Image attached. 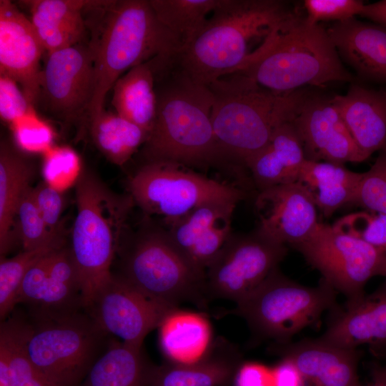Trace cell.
<instances>
[{"mask_svg": "<svg viewBox=\"0 0 386 386\" xmlns=\"http://www.w3.org/2000/svg\"><path fill=\"white\" fill-rule=\"evenodd\" d=\"M175 54L159 57L156 116L142 150L144 162L187 167L226 166L212 124V92L182 67Z\"/></svg>", "mask_w": 386, "mask_h": 386, "instance_id": "1", "label": "cell"}, {"mask_svg": "<svg viewBox=\"0 0 386 386\" xmlns=\"http://www.w3.org/2000/svg\"><path fill=\"white\" fill-rule=\"evenodd\" d=\"M297 10L279 0H219L206 24L176 57L209 85L254 61Z\"/></svg>", "mask_w": 386, "mask_h": 386, "instance_id": "2", "label": "cell"}, {"mask_svg": "<svg viewBox=\"0 0 386 386\" xmlns=\"http://www.w3.org/2000/svg\"><path fill=\"white\" fill-rule=\"evenodd\" d=\"M212 124L227 165L247 168L268 144L275 129L292 121L307 91L277 93L234 72L209 85Z\"/></svg>", "mask_w": 386, "mask_h": 386, "instance_id": "3", "label": "cell"}, {"mask_svg": "<svg viewBox=\"0 0 386 386\" xmlns=\"http://www.w3.org/2000/svg\"><path fill=\"white\" fill-rule=\"evenodd\" d=\"M99 21L89 44L94 56V91L87 122L104 109L115 82L134 66L180 46L158 20L149 0L98 1Z\"/></svg>", "mask_w": 386, "mask_h": 386, "instance_id": "4", "label": "cell"}, {"mask_svg": "<svg viewBox=\"0 0 386 386\" xmlns=\"http://www.w3.org/2000/svg\"><path fill=\"white\" fill-rule=\"evenodd\" d=\"M236 72L277 93L307 85L324 86L355 81L343 66L327 29L309 23L299 12L283 25L262 54Z\"/></svg>", "mask_w": 386, "mask_h": 386, "instance_id": "5", "label": "cell"}, {"mask_svg": "<svg viewBox=\"0 0 386 386\" xmlns=\"http://www.w3.org/2000/svg\"><path fill=\"white\" fill-rule=\"evenodd\" d=\"M76 203L77 213L69 249L86 309L112 277V264L134 202L130 194L112 192L94 174L84 170L76 180Z\"/></svg>", "mask_w": 386, "mask_h": 386, "instance_id": "6", "label": "cell"}, {"mask_svg": "<svg viewBox=\"0 0 386 386\" xmlns=\"http://www.w3.org/2000/svg\"><path fill=\"white\" fill-rule=\"evenodd\" d=\"M23 332L30 362L60 386H80L111 339L86 309L54 316L24 314Z\"/></svg>", "mask_w": 386, "mask_h": 386, "instance_id": "7", "label": "cell"}, {"mask_svg": "<svg viewBox=\"0 0 386 386\" xmlns=\"http://www.w3.org/2000/svg\"><path fill=\"white\" fill-rule=\"evenodd\" d=\"M117 276L171 309L187 301L200 304L207 292L206 274L188 261L167 230L160 227L140 231L122 254L121 272Z\"/></svg>", "mask_w": 386, "mask_h": 386, "instance_id": "8", "label": "cell"}, {"mask_svg": "<svg viewBox=\"0 0 386 386\" xmlns=\"http://www.w3.org/2000/svg\"><path fill=\"white\" fill-rule=\"evenodd\" d=\"M134 204L149 214L163 217L167 226L202 205L238 204L246 197L242 188L201 175L168 162H147L129 180Z\"/></svg>", "mask_w": 386, "mask_h": 386, "instance_id": "9", "label": "cell"}, {"mask_svg": "<svg viewBox=\"0 0 386 386\" xmlns=\"http://www.w3.org/2000/svg\"><path fill=\"white\" fill-rule=\"evenodd\" d=\"M335 291L325 280L315 287L298 284L277 267L237 303V310L256 331L284 343L334 307Z\"/></svg>", "mask_w": 386, "mask_h": 386, "instance_id": "10", "label": "cell"}, {"mask_svg": "<svg viewBox=\"0 0 386 386\" xmlns=\"http://www.w3.org/2000/svg\"><path fill=\"white\" fill-rule=\"evenodd\" d=\"M292 247L349 302L364 297L368 280L382 276L386 267L385 254L321 222L308 239Z\"/></svg>", "mask_w": 386, "mask_h": 386, "instance_id": "11", "label": "cell"}, {"mask_svg": "<svg viewBox=\"0 0 386 386\" xmlns=\"http://www.w3.org/2000/svg\"><path fill=\"white\" fill-rule=\"evenodd\" d=\"M287 252L286 245L259 228L233 232L206 269L207 292L237 303L277 268Z\"/></svg>", "mask_w": 386, "mask_h": 386, "instance_id": "12", "label": "cell"}, {"mask_svg": "<svg viewBox=\"0 0 386 386\" xmlns=\"http://www.w3.org/2000/svg\"><path fill=\"white\" fill-rule=\"evenodd\" d=\"M94 91V56L89 43L47 53L38 104L66 122L87 119Z\"/></svg>", "mask_w": 386, "mask_h": 386, "instance_id": "13", "label": "cell"}, {"mask_svg": "<svg viewBox=\"0 0 386 386\" xmlns=\"http://www.w3.org/2000/svg\"><path fill=\"white\" fill-rule=\"evenodd\" d=\"M86 310L104 332L140 349L147 335L174 309L151 300L112 274Z\"/></svg>", "mask_w": 386, "mask_h": 386, "instance_id": "14", "label": "cell"}, {"mask_svg": "<svg viewBox=\"0 0 386 386\" xmlns=\"http://www.w3.org/2000/svg\"><path fill=\"white\" fill-rule=\"evenodd\" d=\"M292 122L306 159L339 164L366 159L332 97L307 91Z\"/></svg>", "mask_w": 386, "mask_h": 386, "instance_id": "15", "label": "cell"}, {"mask_svg": "<svg viewBox=\"0 0 386 386\" xmlns=\"http://www.w3.org/2000/svg\"><path fill=\"white\" fill-rule=\"evenodd\" d=\"M45 51L31 22L9 0H0V75L14 80L31 106L38 104Z\"/></svg>", "mask_w": 386, "mask_h": 386, "instance_id": "16", "label": "cell"}, {"mask_svg": "<svg viewBox=\"0 0 386 386\" xmlns=\"http://www.w3.org/2000/svg\"><path fill=\"white\" fill-rule=\"evenodd\" d=\"M254 205L257 228L284 245L305 241L320 223L312 197L300 182L257 192Z\"/></svg>", "mask_w": 386, "mask_h": 386, "instance_id": "17", "label": "cell"}, {"mask_svg": "<svg viewBox=\"0 0 386 386\" xmlns=\"http://www.w3.org/2000/svg\"><path fill=\"white\" fill-rule=\"evenodd\" d=\"M237 204L212 202L197 207L167 229L174 245L197 269H206L232 234Z\"/></svg>", "mask_w": 386, "mask_h": 386, "instance_id": "18", "label": "cell"}, {"mask_svg": "<svg viewBox=\"0 0 386 386\" xmlns=\"http://www.w3.org/2000/svg\"><path fill=\"white\" fill-rule=\"evenodd\" d=\"M282 354L300 370L305 386H362L357 365L360 352L321 338L285 345Z\"/></svg>", "mask_w": 386, "mask_h": 386, "instance_id": "19", "label": "cell"}, {"mask_svg": "<svg viewBox=\"0 0 386 386\" xmlns=\"http://www.w3.org/2000/svg\"><path fill=\"white\" fill-rule=\"evenodd\" d=\"M337 53L359 78L386 84V27L355 17L326 28Z\"/></svg>", "mask_w": 386, "mask_h": 386, "instance_id": "20", "label": "cell"}, {"mask_svg": "<svg viewBox=\"0 0 386 386\" xmlns=\"http://www.w3.org/2000/svg\"><path fill=\"white\" fill-rule=\"evenodd\" d=\"M332 99L366 159L386 146V88L352 82L345 94Z\"/></svg>", "mask_w": 386, "mask_h": 386, "instance_id": "21", "label": "cell"}, {"mask_svg": "<svg viewBox=\"0 0 386 386\" xmlns=\"http://www.w3.org/2000/svg\"><path fill=\"white\" fill-rule=\"evenodd\" d=\"M320 338L350 349L386 342V283L370 296L349 302Z\"/></svg>", "mask_w": 386, "mask_h": 386, "instance_id": "22", "label": "cell"}, {"mask_svg": "<svg viewBox=\"0 0 386 386\" xmlns=\"http://www.w3.org/2000/svg\"><path fill=\"white\" fill-rule=\"evenodd\" d=\"M306 160L302 144L292 121L279 125L267 146L248 164L257 192L298 182Z\"/></svg>", "mask_w": 386, "mask_h": 386, "instance_id": "23", "label": "cell"}, {"mask_svg": "<svg viewBox=\"0 0 386 386\" xmlns=\"http://www.w3.org/2000/svg\"><path fill=\"white\" fill-rule=\"evenodd\" d=\"M31 14V22L45 50L51 53L83 41L86 21L83 14L90 1H24Z\"/></svg>", "mask_w": 386, "mask_h": 386, "instance_id": "24", "label": "cell"}, {"mask_svg": "<svg viewBox=\"0 0 386 386\" xmlns=\"http://www.w3.org/2000/svg\"><path fill=\"white\" fill-rule=\"evenodd\" d=\"M158 328L159 347L169 362H194L212 349V327L202 314L176 308L167 315Z\"/></svg>", "mask_w": 386, "mask_h": 386, "instance_id": "25", "label": "cell"}, {"mask_svg": "<svg viewBox=\"0 0 386 386\" xmlns=\"http://www.w3.org/2000/svg\"><path fill=\"white\" fill-rule=\"evenodd\" d=\"M160 55L129 69L112 87V104L115 112L148 135L156 116L155 79Z\"/></svg>", "mask_w": 386, "mask_h": 386, "instance_id": "26", "label": "cell"}, {"mask_svg": "<svg viewBox=\"0 0 386 386\" xmlns=\"http://www.w3.org/2000/svg\"><path fill=\"white\" fill-rule=\"evenodd\" d=\"M362 177V173L343 164L306 159L298 182L308 189L317 208L330 217L342 206L353 203Z\"/></svg>", "mask_w": 386, "mask_h": 386, "instance_id": "27", "label": "cell"}, {"mask_svg": "<svg viewBox=\"0 0 386 386\" xmlns=\"http://www.w3.org/2000/svg\"><path fill=\"white\" fill-rule=\"evenodd\" d=\"M152 366L142 348L111 337L107 349L93 364L81 386H150Z\"/></svg>", "mask_w": 386, "mask_h": 386, "instance_id": "28", "label": "cell"}, {"mask_svg": "<svg viewBox=\"0 0 386 386\" xmlns=\"http://www.w3.org/2000/svg\"><path fill=\"white\" fill-rule=\"evenodd\" d=\"M239 363L231 353L212 349L192 363L167 362L152 367L150 386H223L232 380Z\"/></svg>", "mask_w": 386, "mask_h": 386, "instance_id": "29", "label": "cell"}, {"mask_svg": "<svg viewBox=\"0 0 386 386\" xmlns=\"http://www.w3.org/2000/svg\"><path fill=\"white\" fill-rule=\"evenodd\" d=\"M34 175L31 164L9 144L0 147V254L4 257L11 247V227L20 202L30 187Z\"/></svg>", "mask_w": 386, "mask_h": 386, "instance_id": "30", "label": "cell"}, {"mask_svg": "<svg viewBox=\"0 0 386 386\" xmlns=\"http://www.w3.org/2000/svg\"><path fill=\"white\" fill-rule=\"evenodd\" d=\"M24 314L14 311L0 326V386H60L27 357L23 345Z\"/></svg>", "mask_w": 386, "mask_h": 386, "instance_id": "31", "label": "cell"}, {"mask_svg": "<svg viewBox=\"0 0 386 386\" xmlns=\"http://www.w3.org/2000/svg\"><path fill=\"white\" fill-rule=\"evenodd\" d=\"M88 123L96 147L118 166L126 164L148 137L143 129L105 109Z\"/></svg>", "mask_w": 386, "mask_h": 386, "instance_id": "32", "label": "cell"}, {"mask_svg": "<svg viewBox=\"0 0 386 386\" xmlns=\"http://www.w3.org/2000/svg\"><path fill=\"white\" fill-rule=\"evenodd\" d=\"M160 23L181 50L203 28L219 0H149Z\"/></svg>", "mask_w": 386, "mask_h": 386, "instance_id": "33", "label": "cell"}, {"mask_svg": "<svg viewBox=\"0 0 386 386\" xmlns=\"http://www.w3.org/2000/svg\"><path fill=\"white\" fill-rule=\"evenodd\" d=\"M64 246L63 238L31 250H23L0 262V318L6 319L17 306L16 299L22 279L29 269L49 252Z\"/></svg>", "mask_w": 386, "mask_h": 386, "instance_id": "34", "label": "cell"}, {"mask_svg": "<svg viewBox=\"0 0 386 386\" xmlns=\"http://www.w3.org/2000/svg\"><path fill=\"white\" fill-rule=\"evenodd\" d=\"M17 216L24 250L37 249L63 238L60 230L52 232L47 227L36 204L31 187L20 202Z\"/></svg>", "mask_w": 386, "mask_h": 386, "instance_id": "35", "label": "cell"}, {"mask_svg": "<svg viewBox=\"0 0 386 386\" xmlns=\"http://www.w3.org/2000/svg\"><path fill=\"white\" fill-rule=\"evenodd\" d=\"M332 226L386 254L385 213L370 210L352 212L339 218Z\"/></svg>", "mask_w": 386, "mask_h": 386, "instance_id": "36", "label": "cell"}, {"mask_svg": "<svg viewBox=\"0 0 386 386\" xmlns=\"http://www.w3.org/2000/svg\"><path fill=\"white\" fill-rule=\"evenodd\" d=\"M366 210L386 214V146L362 177L353 203Z\"/></svg>", "mask_w": 386, "mask_h": 386, "instance_id": "37", "label": "cell"}, {"mask_svg": "<svg viewBox=\"0 0 386 386\" xmlns=\"http://www.w3.org/2000/svg\"><path fill=\"white\" fill-rule=\"evenodd\" d=\"M19 146L29 152L49 148L53 133L51 127L36 114L34 108L11 123Z\"/></svg>", "mask_w": 386, "mask_h": 386, "instance_id": "38", "label": "cell"}, {"mask_svg": "<svg viewBox=\"0 0 386 386\" xmlns=\"http://www.w3.org/2000/svg\"><path fill=\"white\" fill-rule=\"evenodd\" d=\"M305 18L310 24L343 21L360 15L365 5L360 0H306Z\"/></svg>", "mask_w": 386, "mask_h": 386, "instance_id": "39", "label": "cell"}, {"mask_svg": "<svg viewBox=\"0 0 386 386\" xmlns=\"http://www.w3.org/2000/svg\"><path fill=\"white\" fill-rule=\"evenodd\" d=\"M50 252L29 269L21 283L16 304L17 305H24L29 311L37 309L43 300L44 287L49 275L48 264Z\"/></svg>", "mask_w": 386, "mask_h": 386, "instance_id": "40", "label": "cell"}, {"mask_svg": "<svg viewBox=\"0 0 386 386\" xmlns=\"http://www.w3.org/2000/svg\"><path fill=\"white\" fill-rule=\"evenodd\" d=\"M34 108L14 80L0 75V116L4 121L11 124Z\"/></svg>", "mask_w": 386, "mask_h": 386, "instance_id": "41", "label": "cell"}, {"mask_svg": "<svg viewBox=\"0 0 386 386\" xmlns=\"http://www.w3.org/2000/svg\"><path fill=\"white\" fill-rule=\"evenodd\" d=\"M36 204L47 227L52 232L59 230V222L63 210L61 194L54 187L40 184L33 189Z\"/></svg>", "mask_w": 386, "mask_h": 386, "instance_id": "42", "label": "cell"}, {"mask_svg": "<svg viewBox=\"0 0 386 386\" xmlns=\"http://www.w3.org/2000/svg\"><path fill=\"white\" fill-rule=\"evenodd\" d=\"M232 382L234 386H272V368L256 362L239 364Z\"/></svg>", "mask_w": 386, "mask_h": 386, "instance_id": "43", "label": "cell"}, {"mask_svg": "<svg viewBox=\"0 0 386 386\" xmlns=\"http://www.w3.org/2000/svg\"><path fill=\"white\" fill-rule=\"evenodd\" d=\"M272 386H305L302 375L293 362L287 356L272 368Z\"/></svg>", "mask_w": 386, "mask_h": 386, "instance_id": "44", "label": "cell"}, {"mask_svg": "<svg viewBox=\"0 0 386 386\" xmlns=\"http://www.w3.org/2000/svg\"><path fill=\"white\" fill-rule=\"evenodd\" d=\"M360 15L386 27V0L365 4Z\"/></svg>", "mask_w": 386, "mask_h": 386, "instance_id": "45", "label": "cell"}, {"mask_svg": "<svg viewBox=\"0 0 386 386\" xmlns=\"http://www.w3.org/2000/svg\"><path fill=\"white\" fill-rule=\"evenodd\" d=\"M372 383L371 386H386V380L372 373Z\"/></svg>", "mask_w": 386, "mask_h": 386, "instance_id": "46", "label": "cell"}, {"mask_svg": "<svg viewBox=\"0 0 386 386\" xmlns=\"http://www.w3.org/2000/svg\"><path fill=\"white\" fill-rule=\"evenodd\" d=\"M372 373L375 374L386 380V366L385 367L375 366L372 369Z\"/></svg>", "mask_w": 386, "mask_h": 386, "instance_id": "47", "label": "cell"}, {"mask_svg": "<svg viewBox=\"0 0 386 386\" xmlns=\"http://www.w3.org/2000/svg\"><path fill=\"white\" fill-rule=\"evenodd\" d=\"M382 276H384V277H386V267H385V271H384V272H383Z\"/></svg>", "mask_w": 386, "mask_h": 386, "instance_id": "48", "label": "cell"}]
</instances>
